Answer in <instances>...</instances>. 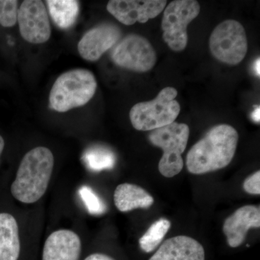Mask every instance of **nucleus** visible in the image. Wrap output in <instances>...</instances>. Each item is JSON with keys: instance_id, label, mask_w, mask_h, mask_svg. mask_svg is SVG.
Returning <instances> with one entry per match:
<instances>
[{"instance_id": "nucleus-20", "label": "nucleus", "mask_w": 260, "mask_h": 260, "mask_svg": "<svg viewBox=\"0 0 260 260\" xmlns=\"http://www.w3.org/2000/svg\"><path fill=\"white\" fill-rule=\"evenodd\" d=\"M18 1L0 0V25L5 28L14 26L18 21Z\"/></svg>"}, {"instance_id": "nucleus-17", "label": "nucleus", "mask_w": 260, "mask_h": 260, "mask_svg": "<svg viewBox=\"0 0 260 260\" xmlns=\"http://www.w3.org/2000/svg\"><path fill=\"white\" fill-rule=\"evenodd\" d=\"M48 8L54 23L60 28H69L76 21L79 3L75 0H48Z\"/></svg>"}, {"instance_id": "nucleus-21", "label": "nucleus", "mask_w": 260, "mask_h": 260, "mask_svg": "<svg viewBox=\"0 0 260 260\" xmlns=\"http://www.w3.org/2000/svg\"><path fill=\"white\" fill-rule=\"evenodd\" d=\"M80 194L90 213L97 215L104 213L105 205L90 188L83 186L80 189Z\"/></svg>"}, {"instance_id": "nucleus-10", "label": "nucleus", "mask_w": 260, "mask_h": 260, "mask_svg": "<svg viewBox=\"0 0 260 260\" xmlns=\"http://www.w3.org/2000/svg\"><path fill=\"white\" fill-rule=\"evenodd\" d=\"M167 3L164 0H111L107 9L121 23L132 25L155 18L165 9Z\"/></svg>"}, {"instance_id": "nucleus-12", "label": "nucleus", "mask_w": 260, "mask_h": 260, "mask_svg": "<svg viewBox=\"0 0 260 260\" xmlns=\"http://www.w3.org/2000/svg\"><path fill=\"white\" fill-rule=\"evenodd\" d=\"M260 227V208L255 205H244L236 210L224 221L223 232L232 248L239 247L245 241L248 231Z\"/></svg>"}, {"instance_id": "nucleus-14", "label": "nucleus", "mask_w": 260, "mask_h": 260, "mask_svg": "<svg viewBox=\"0 0 260 260\" xmlns=\"http://www.w3.org/2000/svg\"><path fill=\"white\" fill-rule=\"evenodd\" d=\"M149 260H205L204 247L187 236L167 239Z\"/></svg>"}, {"instance_id": "nucleus-6", "label": "nucleus", "mask_w": 260, "mask_h": 260, "mask_svg": "<svg viewBox=\"0 0 260 260\" xmlns=\"http://www.w3.org/2000/svg\"><path fill=\"white\" fill-rule=\"evenodd\" d=\"M200 5L195 0H175L170 3L162 16V39L174 51H182L188 43V25L200 14Z\"/></svg>"}, {"instance_id": "nucleus-3", "label": "nucleus", "mask_w": 260, "mask_h": 260, "mask_svg": "<svg viewBox=\"0 0 260 260\" xmlns=\"http://www.w3.org/2000/svg\"><path fill=\"white\" fill-rule=\"evenodd\" d=\"M96 88V80L91 72L85 69L70 70L54 82L49 94V104L56 112H67L90 102Z\"/></svg>"}, {"instance_id": "nucleus-26", "label": "nucleus", "mask_w": 260, "mask_h": 260, "mask_svg": "<svg viewBox=\"0 0 260 260\" xmlns=\"http://www.w3.org/2000/svg\"><path fill=\"white\" fill-rule=\"evenodd\" d=\"M5 148V140L3 139V137L0 135V155L3 153V150Z\"/></svg>"}, {"instance_id": "nucleus-16", "label": "nucleus", "mask_w": 260, "mask_h": 260, "mask_svg": "<svg viewBox=\"0 0 260 260\" xmlns=\"http://www.w3.org/2000/svg\"><path fill=\"white\" fill-rule=\"evenodd\" d=\"M20 241L16 219L9 213H0V260H18Z\"/></svg>"}, {"instance_id": "nucleus-4", "label": "nucleus", "mask_w": 260, "mask_h": 260, "mask_svg": "<svg viewBox=\"0 0 260 260\" xmlns=\"http://www.w3.org/2000/svg\"><path fill=\"white\" fill-rule=\"evenodd\" d=\"M177 89H162L157 97L150 102L135 104L129 112V119L135 129L153 131L175 121L181 111L180 104L175 100Z\"/></svg>"}, {"instance_id": "nucleus-22", "label": "nucleus", "mask_w": 260, "mask_h": 260, "mask_svg": "<svg viewBox=\"0 0 260 260\" xmlns=\"http://www.w3.org/2000/svg\"><path fill=\"white\" fill-rule=\"evenodd\" d=\"M244 191L250 194H260V172L257 171L246 178L243 184Z\"/></svg>"}, {"instance_id": "nucleus-13", "label": "nucleus", "mask_w": 260, "mask_h": 260, "mask_svg": "<svg viewBox=\"0 0 260 260\" xmlns=\"http://www.w3.org/2000/svg\"><path fill=\"white\" fill-rule=\"evenodd\" d=\"M82 250L80 238L68 229L49 235L43 249L42 260H79Z\"/></svg>"}, {"instance_id": "nucleus-9", "label": "nucleus", "mask_w": 260, "mask_h": 260, "mask_svg": "<svg viewBox=\"0 0 260 260\" xmlns=\"http://www.w3.org/2000/svg\"><path fill=\"white\" fill-rule=\"evenodd\" d=\"M18 21L22 37L31 44H43L51 37L47 8L39 0H25L18 10Z\"/></svg>"}, {"instance_id": "nucleus-19", "label": "nucleus", "mask_w": 260, "mask_h": 260, "mask_svg": "<svg viewBox=\"0 0 260 260\" xmlns=\"http://www.w3.org/2000/svg\"><path fill=\"white\" fill-rule=\"evenodd\" d=\"M85 161L93 170L112 169L115 162L114 153L107 148L97 147L88 150L85 154Z\"/></svg>"}, {"instance_id": "nucleus-8", "label": "nucleus", "mask_w": 260, "mask_h": 260, "mask_svg": "<svg viewBox=\"0 0 260 260\" xmlns=\"http://www.w3.org/2000/svg\"><path fill=\"white\" fill-rule=\"evenodd\" d=\"M112 59L124 69L146 73L155 66L157 55L148 39L138 34H129L118 43L112 51Z\"/></svg>"}, {"instance_id": "nucleus-23", "label": "nucleus", "mask_w": 260, "mask_h": 260, "mask_svg": "<svg viewBox=\"0 0 260 260\" xmlns=\"http://www.w3.org/2000/svg\"><path fill=\"white\" fill-rule=\"evenodd\" d=\"M84 260H115L111 257L110 256L107 255L105 254H102V253H94V254H90L87 256Z\"/></svg>"}, {"instance_id": "nucleus-25", "label": "nucleus", "mask_w": 260, "mask_h": 260, "mask_svg": "<svg viewBox=\"0 0 260 260\" xmlns=\"http://www.w3.org/2000/svg\"><path fill=\"white\" fill-rule=\"evenodd\" d=\"M259 58H258L256 59L255 63H254V71H255V73L256 75H258V77H259L260 71H259Z\"/></svg>"}, {"instance_id": "nucleus-24", "label": "nucleus", "mask_w": 260, "mask_h": 260, "mask_svg": "<svg viewBox=\"0 0 260 260\" xmlns=\"http://www.w3.org/2000/svg\"><path fill=\"white\" fill-rule=\"evenodd\" d=\"M260 109L259 106L258 107H256L255 108V109H254V112L251 113V119H253L255 122L256 123H259V115H260V112H259Z\"/></svg>"}, {"instance_id": "nucleus-11", "label": "nucleus", "mask_w": 260, "mask_h": 260, "mask_svg": "<svg viewBox=\"0 0 260 260\" xmlns=\"http://www.w3.org/2000/svg\"><path fill=\"white\" fill-rule=\"evenodd\" d=\"M121 36L120 29L116 25L101 24L84 34L78 43V52L85 60H99L106 51L116 45Z\"/></svg>"}, {"instance_id": "nucleus-2", "label": "nucleus", "mask_w": 260, "mask_h": 260, "mask_svg": "<svg viewBox=\"0 0 260 260\" xmlns=\"http://www.w3.org/2000/svg\"><path fill=\"white\" fill-rule=\"evenodd\" d=\"M54 165V155L49 148L37 147L28 151L22 159L11 185L13 198L25 204L39 201L47 190Z\"/></svg>"}, {"instance_id": "nucleus-1", "label": "nucleus", "mask_w": 260, "mask_h": 260, "mask_svg": "<svg viewBox=\"0 0 260 260\" xmlns=\"http://www.w3.org/2000/svg\"><path fill=\"white\" fill-rule=\"evenodd\" d=\"M239 134L229 124L212 127L186 155L188 172L192 174H208L228 167L237 150Z\"/></svg>"}, {"instance_id": "nucleus-15", "label": "nucleus", "mask_w": 260, "mask_h": 260, "mask_svg": "<svg viewBox=\"0 0 260 260\" xmlns=\"http://www.w3.org/2000/svg\"><path fill=\"white\" fill-rule=\"evenodd\" d=\"M116 208L122 213L138 208H150L154 199L148 191L136 184L124 183L116 188L114 193Z\"/></svg>"}, {"instance_id": "nucleus-18", "label": "nucleus", "mask_w": 260, "mask_h": 260, "mask_svg": "<svg viewBox=\"0 0 260 260\" xmlns=\"http://www.w3.org/2000/svg\"><path fill=\"white\" fill-rule=\"evenodd\" d=\"M171 225V222L165 218H160L154 222L144 235L140 239L139 244L142 250L146 253H150L156 249L161 244Z\"/></svg>"}, {"instance_id": "nucleus-7", "label": "nucleus", "mask_w": 260, "mask_h": 260, "mask_svg": "<svg viewBox=\"0 0 260 260\" xmlns=\"http://www.w3.org/2000/svg\"><path fill=\"white\" fill-rule=\"evenodd\" d=\"M209 46L215 59L228 64H239L247 53L245 29L237 20H225L212 32Z\"/></svg>"}, {"instance_id": "nucleus-5", "label": "nucleus", "mask_w": 260, "mask_h": 260, "mask_svg": "<svg viewBox=\"0 0 260 260\" xmlns=\"http://www.w3.org/2000/svg\"><path fill=\"white\" fill-rule=\"evenodd\" d=\"M189 137V128L184 123L174 122L153 130L148 136L150 143L161 148L164 153L158 164V171L164 177H175L184 167L182 154Z\"/></svg>"}]
</instances>
